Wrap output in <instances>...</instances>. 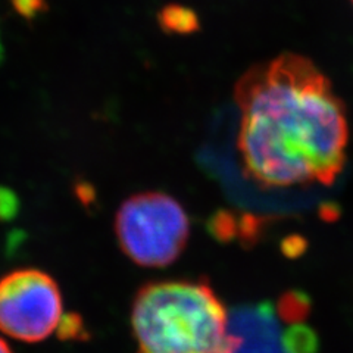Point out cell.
Listing matches in <instances>:
<instances>
[{
    "label": "cell",
    "instance_id": "1",
    "mask_svg": "<svg viewBox=\"0 0 353 353\" xmlns=\"http://www.w3.org/2000/svg\"><path fill=\"white\" fill-rule=\"evenodd\" d=\"M234 99L237 152L250 180L268 189L334 183L346 162V108L311 59L283 53L252 66Z\"/></svg>",
    "mask_w": 353,
    "mask_h": 353
},
{
    "label": "cell",
    "instance_id": "2",
    "mask_svg": "<svg viewBox=\"0 0 353 353\" xmlns=\"http://www.w3.org/2000/svg\"><path fill=\"white\" fill-rule=\"evenodd\" d=\"M131 327L139 353H219L227 311L208 284L153 283L136 296Z\"/></svg>",
    "mask_w": 353,
    "mask_h": 353
},
{
    "label": "cell",
    "instance_id": "3",
    "mask_svg": "<svg viewBox=\"0 0 353 353\" xmlns=\"http://www.w3.org/2000/svg\"><path fill=\"white\" fill-rule=\"evenodd\" d=\"M121 249L141 267H167L181 255L190 234V221L174 197L143 192L128 197L115 216Z\"/></svg>",
    "mask_w": 353,
    "mask_h": 353
},
{
    "label": "cell",
    "instance_id": "4",
    "mask_svg": "<svg viewBox=\"0 0 353 353\" xmlns=\"http://www.w3.org/2000/svg\"><path fill=\"white\" fill-rule=\"evenodd\" d=\"M63 321L59 287L49 274L18 270L0 279V331L27 343L48 339Z\"/></svg>",
    "mask_w": 353,
    "mask_h": 353
},
{
    "label": "cell",
    "instance_id": "5",
    "mask_svg": "<svg viewBox=\"0 0 353 353\" xmlns=\"http://www.w3.org/2000/svg\"><path fill=\"white\" fill-rule=\"evenodd\" d=\"M316 337L301 321L281 315L277 305L261 302L231 309L219 353H315Z\"/></svg>",
    "mask_w": 353,
    "mask_h": 353
},
{
    "label": "cell",
    "instance_id": "6",
    "mask_svg": "<svg viewBox=\"0 0 353 353\" xmlns=\"http://www.w3.org/2000/svg\"><path fill=\"white\" fill-rule=\"evenodd\" d=\"M159 22L165 31L174 34H190L199 28V19L193 10L180 5H170L159 14Z\"/></svg>",
    "mask_w": 353,
    "mask_h": 353
},
{
    "label": "cell",
    "instance_id": "7",
    "mask_svg": "<svg viewBox=\"0 0 353 353\" xmlns=\"http://www.w3.org/2000/svg\"><path fill=\"white\" fill-rule=\"evenodd\" d=\"M18 211V199L9 189L0 187V221L10 219Z\"/></svg>",
    "mask_w": 353,
    "mask_h": 353
},
{
    "label": "cell",
    "instance_id": "8",
    "mask_svg": "<svg viewBox=\"0 0 353 353\" xmlns=\"http://www.w3.org/2000/svg\"><path fill=\"white\" fill-rule=\"evenodd\" d=\"M17 6L19 9V12L22 14H28V12H36L40 0H17Z\"/></svg>",
    "mask_w": 353,
    "mask_h": 353
},
{
    "label": "cell",
    "instance_id": "9",
    "mask_svg": "<svg viewBox=\"0 0 353 353\" xmlns=\"http://www.w3.org/2000/svg\"><path fill=\"white\" fill-rule=\"evenodd\" d=\"M0 353H14L2 337H0Z\"/></svg>",
    "mask_w": 353,
    "mask_h": 353
},
{
    "label": "cell",
    "instance_id": "10",
    "mask_svg": "<svg viewBox=\"0 0 353 353\" xmlns=\"http://www.w3.org/2000/svg\"><path fill=\"white\" fill-rule=\"evenodd\" d=\"M352 5H353V0H352Z\"/></svg>",
    "mask_w": 353,
    "mask_h": 353
}]
</instances>
